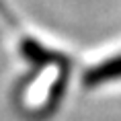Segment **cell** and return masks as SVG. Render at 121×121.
Here are the masks:
<instances>
[{"label":"cell","instance_id":"6da1fadb","mask_svg":"<svg viewBox=\"0 0 121 121\" xmlns=\"http://www.w3.org/2000/svg\"><path fill=\"white\" fill-rule=\"evenodd\" d=\"M115 80H121V53L105 60L103 64H96L86 74L88 86H103V84L115 82Z\"/></svg>","mask_w":121,"mask_h":121}]
</instances>
